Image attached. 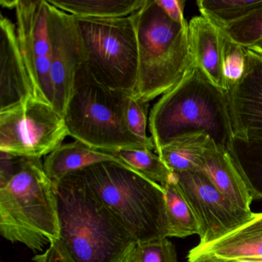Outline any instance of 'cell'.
<instances>
[{"label":"cell","mask_w":262,"mask_h":262,"mask_svg":"<svg viewBox=\"0 0 262 262\" xmlns=\"http://www.w3.org/2000/svg\"><path fill=\"white\" fill-rule=\"evenodd\" d=\"M110 161L124 164L111 153L96 149L76 140L62 144L52 151L44 160L43 167L49 178L53 182H56L75 171L99 162Z\"/></svg>","instance_id":"obj_16"},{"label":"cell","mask_w":262,"mask_h":262,"mask_svg":"<svg viewBox=\"0 0 262 262\" xmlns=\"http://www.w3.org/2000/svg\"><path fill=\"white\" fill-rule=\"evenodd\" d=\"M162 188L165 192L168 237H185L199 234V222L182 194L174 174Z\"/></svg>","instance_id":"obj_21"},{"label":"cell","mask_w":262,"mask_h":262,"mask_svg":"<svg viewBox=\"0 0 262 262\" xmlns=\"http://www.w3.org/2000/svg\"><path fill=\"white\" fill-rule=\"evenodd\" d=\"M221 31L231 42L245 49L262 42V7Z\"/></svg>","instance_id":"obj_24"},{"label":"cell","mask_w":262,"mask_h":262,"mask_svg":"<svg viewBox=\"0 0 262 262\" xmlns=\"http://www.w3.org/2000/svg\"><path fill=\"white\" fill-rule=\"evenodd\" d=\"M47 0H17L16 36L34 96L54 106Z\"/></svg>","instance_id":"obj_10"},{"label":"cell","mask_w":262,"mask_h":262,"mask_svg":"<svg viewBox=\"0 0 262 262\" xmlns=\"http://www.w3.org/2000/svg\"><path fill=\"white\" fill-rule=\"evenodd\" d=\"M76 171L138 243L168 237L165 192L159 184L113 161Z\"/></svg>","instance_id":"obj_3"},{"label":"cell","mask_w":262,"mask_h":262,"mask_svg":"<svg viewBox=\"0 0 262 262\" xmlns=\"http://www.w3.org/2000/svg\"><path fill=\"white\" fill-rule=\"evenodd\" d=\"M137 33L139 70L133 95L150 102L174 88L194 67L188 23L173 22L156 0L133 14Z\"/></svg>","instance_id":"obj_5"},{"label":"cell","mask_w":262,"mask_h":262,"mask_svg":"<svg viewBox=\"0 0 262 262\" xmlns=\"http://www.w3.org/2000/svg\"><path fill=\"white\" fill-rule=\"evenodd\" d=\"M190 43L194 65L216 86L228 91L225 75V36L221 30L202 16L188 23Z\"/></svg>","instance_id":"obj_14"},{"label":"cell","mask_w":262,"mask_h":262,"mask_svg":"<svg viewBox=\"0 0 262 262\" xmlns=\"http://www.w3.org/2000/svg\"><path fill=\"white\" fill-rule=\"evenodd\" d=\"M149 102L129 96L125 107V122L131 133L148 145L155 146L151 137L147 136ZM156 148V147H155Z\"/></svg>","instance_id":"obj_26"},{"label":"cell","mask_w":262,"mask_h":262,"mask_svg":"<svg viewBox=\"0 0 262 262\" xmlns=\"http://www.w3.org/2000/svg\"><path fill=\"white\" fill-rule=\"evenodd\" d=\"M228 151L253 199H262V133L233 136Z\"/></svg>","instance_id":"obj_18"},{"label":"cell","mask_w":262,"mask_h":262,"mask_svg":"<svg viewBox=\"0 0 262 262\" xmlns=\"http://www.w3.org/2000/svg\"><path fill=\"white\" fill-rule=\"evenodd\" d=\"M158 5L171 20L177 24H186L184 9L186 2L183 0H156Z\"/></svg>","instance_id":"obj_28"},{"label":"cell","mask_w":262,"mask_h":262,"mask_svg":"<svg viewBox=\"0 0 262 262\" xmlns=\"http://www.w3.org/2000/svg\"><path fill=\"white\" fill-rule=\"evenodd\" d=\"M126 262H127V261H126Z\"/></svg>","instance_id":"obj_37"},{"label":"cell","mask_w":262,"mask_h":262,"mask_svg":"<svg viewBox=\"0 0 262 262\" xmlns=\"http://www.w3.org/2000/svg\"><path fill=\"white\" fill-rule=\"evenodd\" d=\"M173 174L199 222V245L226 237L258 216V213L245 211L234 205L202 171Z\"/></svg>","instance_id":"obj_9"},{"label":"cell","mask_w":262,"mask_h":262,"mask_svg":"<svg viewBox=\"0 0 262 262\" xmlns=\"http://www.w3.org/2000/svg\"><path fill=\"white\" fill-rule=\"evenodd\" d=\"M69 136L64 117L36 96L0 112V151L41 159L62 145Z\"/></svg>","instance_id":"obj_8"},{"label":"cell","mask_w":262,"mask_h":262,"mask_svg":"<svg viewBox=\"0 0 262 262\" xmlns=\"http://www.w3.org/2000/svg\"><path fill=\"white\" fill-rule=\"evenodd\" d=\"M210 139L205 133L179 138L156 151L173 173L199 171L201 158Z\"/></svg>","instance_id":"obj_20"},{"label":"cell","mask_w":262,"mask_h":262,"mask_svg":"<svg viewBox=\"0 0 262 262\" xmlns=\"http://www.w3.org/2000/svg\"><path fill=\"white\" fill-rule=\"evenodd\" d=\"M237 262H250V261H237Z\"/></svg>","instance_id":"obj_36"},{"label":"cell","mask_w":262,"mask_h":262,"mask_svg":"<svg viewBox=\"0 0 262 262\" xmlns=\"http://www.w3.org/2000/svg\"><path fill=\"white\" fill-rule=\"evenodd\" d=\"M33 260L36 262H67L55 242L49 246L48 249L41 254L35 256Z\"/></svg>","instance_id":"obj_29"},{"label":"cell","mask_w":262,"mask_h":262,"mask_svg":"<svg viewBox=\"0 0 262 262\" xmlns=\"http://www.w3.org/2000/svg\"><path fill=\"white\" fill-rule=\"evenodd\" d=\"M76 23L85 64L95 79L112 90L134 94L139 49L133 15L106 19L76 17Z\"/></svg>","instance_id":"obj_7"},{"label":"cell","mask_w":262,"mask_h":262,"mask_svg":"<svg viewBox=\"0 0 262 262\" xmlns=\"http://www.w3.org/2000/svg\"><path fill=\"white\" fill-rule=\"evenodd\" d=\"M243 231V230H242ZM252 231H262V228H258V229L252 230Z\"/></svg>","instance_id":"obj_35"},{"label":"cell","mask_w":262,"mask_h":262,"mask_svg":"<svg viewBox=\"0 0 262 262\" xmlns=\"http://www.w3.org/2000/svg\"><path fill=\"white\" fill-rule=\"evenodd\" d=\"M48 4L54 107L63 116L73 93L76 73L79 67L85 63V56L76 17L53 7L49 2Z\"/></svg>","instance_id":"obj_11"},{"label":"cell","mask_w":262,"mask_h":262,"mask_svg":"<svg viewBox=\"0 0 262 262\" xmlns=\"http://www.w3.org/2000/svg\"><path fill=\"white\" fill-rule=\"evenodd\" d=\"M199 171L203 172L234 205L251 211V202L254 199L249 189L231 160L228 150L217 145L212 139L202 154Z\"/></svg>","instance_id":"obj_15"},{"label":"cell","mask_w":262,"mask_h":262,"mask_svg":"<svg viewBox=\"0 0 262 262\" xmlns=\"http://www.w3.org/2000/svg\"><path fill=\"white\" fill-rule=\"evenodd\" d=\"M129 96L99 83L82 64L63 115L69 136L108 153L122 149L156 151L155 146L136 137L127 126L125 113Z\"/></svg>","instance_id":"obj_6"},{"label":"cell","mask_w":262,"mask_h":262,"mask_svg":"<svg viewBox=\"0 0 262 262\" xmlns=\"http://www.w3.org/2000/svg\"><path fill=\"white\" fill-rule=\"evenodd\" d=\"M111 154L119 158L132 169L162 187L173 176L172 171L153 150L122 149L113 151Z\"/></svg>","instance_id":"obj_23"},{"label":"cell","mask_w":262,"mask_h":262,"mask_svg":"<svg viewBox=\"0 0 262 262\" xmlns=\"http://www.w3.org/2000/svg\"><path fill=\"white\" fill-rule=\"evenodd\" d=\"M17 0H1L0 4L3 7H6L7 9H13L14 10L16 7Z\"/></svg>","instance_id":"obj_32"},{"label":"cell","mask_w":262,"mask_h":262,"mask_svg":"<svg viewBox=\"0 0 262 262\" xmlns=\"http://www.w3.org/2000/svg\"><path fill=\"white\" fill-rule=\"evenodd\" d=\"M246 53L247 49L231 42L225 36L224 66L228 86L234 83L242 75Z\"/></svg>","instance_id":"obj_27"},{"label":"cell","mask_w":262,"mask_h":262,"mask_svg":"<svg viewBox=\"0 0 262 262\" xmlns=\"http://www.w3.org/2000/svg\"><path fill=\"white\" fill-rule=\"evenodd\" d=\"M201 14L219 30L262 7V0H199Z\"/></svg>","instance_id":"obj_22"},{"label":"cell","mask_w":262,"mask_h":262,"mask_svg":"<svg viewBox=\"0 0 262 262\" xmlns=\"http://www.w3.org/2000/svg\"><path fill=\"white\" fill-rule=\"evenodd\" d=\"M248 49L252 50L254 53L262 56V42H259V43L256 44V45L253 46V47H250Z\"/></svg>","instance_id":"obj_33"},{"label":"cell","mask_w":262,"mask_h":262,"mask_svg":"<svg viewBox=\"0 0 262 262\" xmlns=\"http://www.w3.org/2000/svg\"><path fill=\"white\" fill-rule=\"evenodd\" d=\"M49 4L76 17L122 18L139 11L147 0H47Z\"/></svg>","instance_id":"obj_19"},{"label":"cell","mask_w":262,"mask_h":262,"mask_svg":"<svg viewBox=\"0 0 262 262\" xmlns=\"http://www.w3.org/2000/svg\"><path fill=\"white\" fill-rule=\"evenodd\" d=\"M148 128L156 151L196 133H205L228 150L234 136L228 91L216 86L194 67L155 103Z\"/></svg>","instance_id":"obj_2"},{"label":"cell","mask_w":262,"mask_h":262,"mask_svg":"<svg viewBox=\"0 0 262 262\" xmlns=\"http://www.w3.org/2000/svg\"><path fill=\"white\" fill-rule=\"evenodd\" d=\"M262 228V213H258V216L256 217L252 222L248 223V225L244 226L243 228H240L239 230H243V231H252V230L258 229Z\"/></svg>","instance_id":"obj_31"},{"label":"cell","mask_w":262,"mask_h":262,"mask_svg":"<svg viewBox=\"0 0 262 262\" xmlns=\"http://www.w3.org/2000/svg\"><path fill=\"white\" fill-rule=\"evenodd\" d=\"M0 233L34 251L59 238L54 183L40 159L19 157L11 176L0 182Z\"/></svg>","instance_id":"obj_4"},{"label":"cell","mask_w":262,"mask_h":262,"mask_svg":"<svg viewBox=\"0 0 262 262\" xmlns=\"http://www.w3.org/2000/svg\"><path fill=\"white\" fill-rule=\"evenodd\" d=\"M54 183L55 244L67 262H126L138 242L98 200L78 171Z\"/></svg>","instance_id":"obj_1"},{"label":"cell","mask_w":262,"mask_h":262,"mask_svg":"<svg viewBox=\"0 0 262 262\" xmlns=\"http://www.w3.org/2000/svg\"><path fill=\"white\" fill-rule=\"evenodd\" d=\"M133 252L130 254L129 257H128V260H127V262H135L134 258H133Z\"/></svg>","instance_id":"obj_34"},{"label":"cell","mask_w":262,"mask_h":262,"mask_svg":"<svg viewBox=\"0 0 262 262\" xmlns=\"http://www.w3.org/2000/svg\"><path fill=\"white\" fill-rule=\"evenodd\" d=\"M133 254L135 262H177L176 247L168 237L137 243Z\"/></svg>","instance_id":"obj_25"},{"label":"cell","mask_w":262,"mask_h":262,"mask_svg":"<svg viewBox=\"0 0 262 262\" xmlns=\"http://www.w3.org/2000/svg\"><path fill=\"white\" fill-rule=\"evenodd\" d=\"M228 94L234 136L262 133V56L247 49L243 72Z\"/></svg>","instance_id":"obj_12"},{"label":"cell","mask_w":262,"mask_h":262,"mask_svg":"<svg viewBox=\"0 0 262 262\" xmlns=\"http://www.w3.org/2000/svg\"><path fill=\"white\" fill-rule=\"evenodd\" d=\"M188 262H229L221 260L212 255L199 254L195 256H188Z\"/></svg>","instance_id":"obj_30"},{"label":"cell","mask_w":262,"mask_h":262,"mask_svg":"<svg viewBox=\"0 0 262 262\" xmlns=\"http://www.w3.org/2000/svg\"><path fill=\"white\" fill-rule=\"evenodd\" d=\"M199 254L229 262H262V231L237 230L208 245H196L188 256Z\"/></svg>","instance_id":"obj_17"},{"label":"cell","mask_w":262,"mask_h":262,"mask_svg":"<svg viewBox=\"0 0 262 262\" xmlns=\"http://www.w3.org/2000/svg\"><path fill=\"white\" fill-rule=\"evenodd\" d=\"M34 96L33 84L21 53L16 25L0 18V112Z\"/></svg>","instance_id":"obj_13"}]
</instances>
